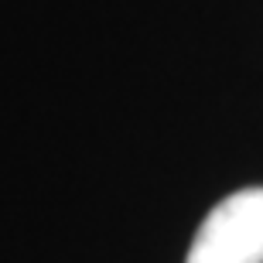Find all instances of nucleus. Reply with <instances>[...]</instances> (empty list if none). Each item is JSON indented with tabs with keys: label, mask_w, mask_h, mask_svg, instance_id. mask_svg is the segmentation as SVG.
<instances>
[{
	"label": "nucleus",
	"mask_w": 263,
	"mask_h": 263,
	"mask_svg": "<svg viewBox=\"0 0 263 263\" xmlns=\"http://www.w3.org/2000/svg\"><path fill=\"white\" fill-rule=\"evenodd\" d=\"M185 263H263V188H243L198 226Z\"/></svg>",
	"instance_id": "nucleus-1"
}]
</instances>
